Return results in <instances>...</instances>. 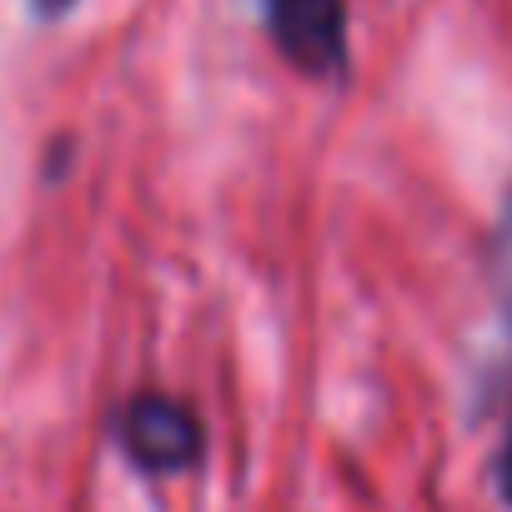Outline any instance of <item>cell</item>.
<instances>
[{
  "label": "cell",
  "mask_w": 512,
  "mask_h": 512,
  "mask_svg": "<svg viewBox=\"0 0 512 512\" xmlns=\"http://www.w3.org/2000/svg\"><path fill=\"white\" fill-rule=\"evenodd\" d=\"M487 277H492V297H497L502 327H507V337H512V191L502 196V211H497V226H492Z\"/></svg>",
  "instance_id": "3"
},
{
  "label": "cell",
  "mask_w": 512,
  "mask_h": 512,
  "mask_svg": "<svg viewBox=\"0 0 512 512\" xmlns=\"http://www.w3.org/2000/svg\"><path fill=\"white\" fill-rule=\"evenodd\" d=\"M116 442L141 472H161V477L191 472L206 452L196 412L161 392H136L116 412Z\"/></svg>",
  "instance_id": "2"
},
{
  "label": "cell",
  "mask_w": 512,
  "mask_h": 512,
  "mask_svg": "<svg viewBox=\"0 0 512 512\" xmlns=\"http://www.w3.org/2000/svg\"><path fill=\"white\" fill-rule=\"evenodd\" d=\"M497 492H502V502L512 507V432H507V442H502V452H497Z\"/></svg>",
  "instance_id": "4"
},
{
  "label": "cell",
  "mask_w": 512,
  "mask_h": 512,
  "mask_svg": "<svg viewBox=\"0 0 512 512\" xmlns=\"http://www.w3.org/2000/svg\"><path fill=\"white\" fill-rule=\"evenodd\" d=\"M251 11L267 26L272 46L287 56V66L312 81L347 76V0H251Z\"/></svg>",
  "instance_id": "1"
},
{
  "label": "cell",
  "mask_w": 512,
  "mask_h": 512,
  "mask_svg": "<svg viewBox=\"0 0 512 512\" xmlns=\"http://www.w3.org/2000/svg\"><path fill=\"white\" fill-rule=\"evenodd\" d=\"M71 6H76V0H31V16H41V21H61Z\"/></svg>",
  "instance_id": "5"
}]
</instances>
